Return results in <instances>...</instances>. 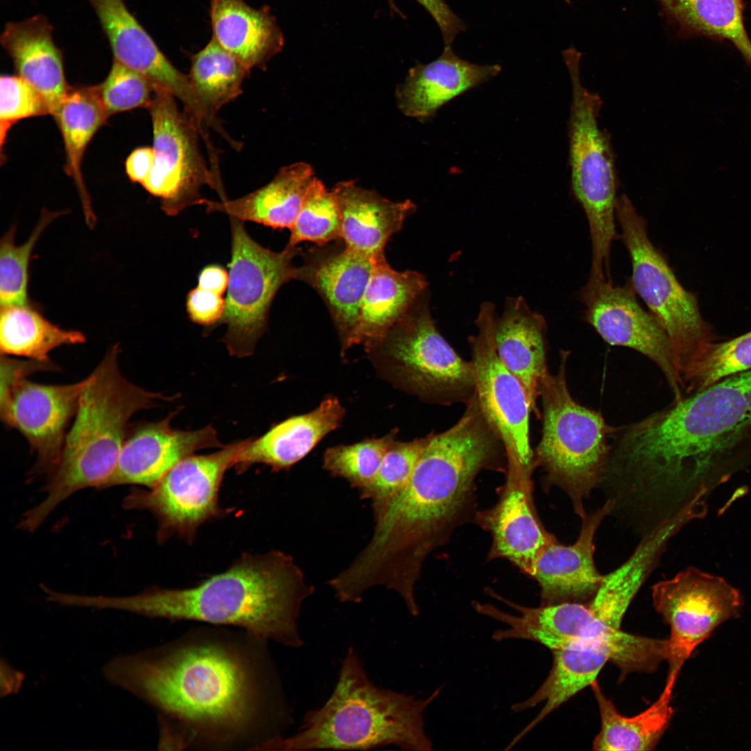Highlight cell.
Instances as JSON below:
<instances>
[{
  "label": "cell",
  "mask_w": 751,
  "mask_h": 751,
  "mask_svg": "<svg viewBox=\"0 0 751 751\" xmlns=\"http://www.w3.org/2000/svg\"><path fill=\"white\" fill-rule=\"evenodd\" d=\"M314 178L309 164L298 162L282 167L269 183L246 195L224 201L203 198L201 204L207 212H222L243 222L291 229Z\"/></svg>",
  "instance_id": "obj_31"
},
{
  "label": "cell",
  "mask_w": 751,
  "mask_h": 751,
  "mask_svg": "<svg viewBox=\"0 0 751 751\" xmlns=\"http://www.w3.org/2000/svg\"><path fill=\"white\" fill-rule=\"evenodd\" d=\"M197 282L198 287L223 295L227 289L229 273L219 265H209L201 270Z\"/></svg>",
  "instance_id": "obj_47"
},
{
  "label": "cell",
  "mask_w": 751,
  "mask_h": 751,
  "mask_svg": "<svg viewBox=\"0 0 751 751\" xmlns=\"http://www.w3.org/2000/svg\"><path fill=\"white\" fill-rule=\"evenodd\" d=\"M620 444L648 488L692 499L751 466V369L625 425Z\"/></svg>",
  "instance_id": "obj_3"
},
{
  "label": "cell",
  "mask_w": 751,
  "mask_h": 751,
  "mask_svg": "<svg viewBox=\"0 0 751 751\" xmlns=\"http://www.w3.org/2000/svg\"><path fill=\"white\" fill-rule=\"evenodd\" d=\"M389 1H390V2H391V0H389Z\"/></svg>",
  "instance_id": "obj_49"
},
{
  "label": "cell",
  "mask_w": 751,
  "mask_h": 751,
  "mask_svg": "<svg viewBox=\"0 0 751 751\" xmlns=\"http://www.w3.org/2000/svg\"><path fill=\"white\" fill-rule=\"evenodd\" d=\"M664 14L683 35L729 40L751 68V41L743 0H659Z\"/></svg>",
  "instance_id": "obj_34"
},
{
  "label": "cell",
  "mask_w": 751,
  "mask_h": 751,
  "mask_svg": "<svg viewBox=\"0 0 751 751\" xmlns=\"http://www.w3.org/2000/svg\"><path fill=\"white\" fill-rule=\"evenodd\" d=\"M428 285L421 273L396 270L385 256L375 259L348 349L381 339L426 293Z\"/></svg>",
  "instance_id": "obj_29"
},
{
  "label": "cell",
  "mask_w": 751,
  "mask_h": 751,
  "mask_svg": "<svg viewBox=\"0 0 751 751\" xmlns=\"http://www.w3.org/2000/svg\"><path fill=\"white\" fill-rule=\"evenodd\" d=\"M250 71L213 38L192 56L188 77L202 105L213 117L242 92Z\"/></svg>",
  "instance_id": "obj_36"
},
{
  "label": "cell",
  "mask_w": 751,
  "mask_h": 751,
  "mask_svg": "<svg viewBox=\"0 0 751 751\" xmlns=\"http://www.w3.org/2000/svg\"><path fill=\"white\" fill-rule=\"evenodd\" d=\"M49 114L38 92L19 76L0 77V146L2 157L7 134L22 119Z\"/></svg>",
  "instance_id": "obj_43"
},
{
  "label": "cell",
  "mask_w": 751,
  "mask_h": 751,
  "mask_svg": "<svg viewBox=\"0 0 751 751\" xmlns=\"http://www.w3.org/2000/svg\"><path fill=\"white\" fill-rule=\"evenodd\" d=\"M24 679L22 672L14 669L1 659V695L7 696L16 693L20 689Z\"/></svg>",
  "instance_id": "obj_48"
},
{
  "label": "cell",
  "mask_w": 751,
  "mask_h": 751,
  "mask_svg": "<svg viewBox=\"0 0 751 751\" xmlns=\"http://www.w3.org/2000/svg\"><path fill=\"white\" fill-rule=\"evenodd\" d=\"M148 109L155 162L142 186L161 200L163 211L176 216L188 207L201 204L200 190L204 186L216 190L221 201L228 200L221 180L201 153L199 129L179 110L176 98L164 90L154 89Z\"/></svg>",
  "instance_id": "obj_13"
},
{
  "label": "cell",
  "mask_w": 751,
  "mask_h": 751,
  "mask_svg": "<svg viewBox=\"0 0 751 751\" xmlns=\"http://www.w3.org/2000/svg\"><path fill=\"white\" fill-rule=\"evenodd\" d=\"M89 377L75 383L45 385L27 378L0 396V417L27 440L36 461L30 474L51 473L59 462L67 430Z\"/></svg>",
  "instance_id": "obj_17"
},
{
  "label": "cell",
  "mask_w": 751,
  "mask_h": 751,
  "mask_svg": "<svg viewBox=\"0 0 751 751\" xmlns=\"http://www.w3.org/2000/svg\"><path fill=\"white\" fill-rule=\"evenodd\" d=\"M654 607L670 627L667 677L677 679L696 647L723 622L739 616V590L722 577L689 567L652 588Z\"/></svg>",
  "instance_id": "obj_14"
},
{
  "label": "cell",
  "mask_w": 751,
  "mask_h": 751,
  "mask_svg": "<svg viewBox=\"0 0 751 751\" xmlns=\"http://www.w3.org/2000/svg\"><path fill=\"white\" fill-rule=\"evenodd\" d=\"M675 679L667 678L658 699L640 713L627 717L605 696L595 680L590 687L597 700L601 727L592 743L595 750L645 751L654 750L674 714L671 704Z\"/></svg>",
  "instance_id": "obj_32"
},
{
  "label": "cell",
  "mask_w": 751,
  "mask_h": 751,
  "mask_svg": "<svg viewBox=\"0 0 751 751\" xmlns=\"http://www.w3.org/2000/svg\"><path fill=\"white\" fill-rule=\"evenodd\" d=\"M499 65H479L463 60L451 46H444L435 60L412 67L396 90L399 110L425 122L447 102L496 76Z\"/></svg>",
  "instance_id": "obj_24"
},
{
  "label": "cell",
  "mask_w": 751,
  "mask_h": 751,
  "mask_svg": "<svg viewBox=\"0 0 751 751\" xmlns=\"http://www.w3.org/2000/svg\"><path fill=\"white\" fill-rule=\"evenodd\" d=\"M345 412L339 399L329 396L312 411L274 424L257 439H246L233 467L238 474L255 464H264L273 471L289 469L340 426Z\"/></svg>",
  "instance_id": "obj_22"
},
{
  "label": "cell",
  "mask_w": 751,
  "mask_h": 751,
  "mask_svg": "<svg viewBox=\"0 0 751 751\" xmlns=\"http://www.w3.org/2000/svg\"><path fill=\"white\" fill-rule=\"evenodd\" d=\"M563 55L572 85L568 123L572 190L589 225L590 276L603 278L610 275V252L616 237L617 179L614 155L608 134L598 124L601 99L581 80V54L570 48Z\"/></svg>",
  "instance_id": "obj_9"
},
{
  "label": "cell",
  "mask_w": 751,
  "mask_h": 751,
  "mask_svg": "<svg viewBox=\"0 0 751 751\" xmlns=\"http://www.w3.org/2000/svg\"><path fill=\"white\" fill-rule=\"evenodd\" d=\"M440 691L423 699L381 688L371 681L350 647L328 700L305 713L298 732L273 741L265 750H366L387 745L432 750L424 715Z\"/></svg>",
  "instance_id": "obj_6"
},
{
  "label": "cell",
  "mask_w": 751,
  "mask_h": 751,
  "mask_svg": "<svg viewBox=\"0 0 751 751\" xmlns=\"http://www.w3.org/2000/svg\"><path fill=\"white\" fill-rule=\"evenodd\" d=\"M232 235L226 307L219 323L227 325L223 337L229 354L244 357L253 354L266 332L269 309L280 287L298 279L299 267L293 259L300 248L286 245L274 252L257 243L244 222L229 217Z\"/></svg>",
  "instance_id": "obj_11"
},
{
  "label": "cell",
  "mask_w": 751,
  "mask_h": 751,
  "mask_svg": "<svg viewBox=\"0 0 751 751\" xmlns=\"http://www.w3.org/2000/svg\"><path fill=\"white\" fill-rule=\"evenodd\" d=\"M245 441H234L213 453L184 458L150 490H133L124 499V507L150 511L158 523L160 543L174 536L193 542L202 524L225 512L218 503L220 487Z\"/></svg>",
  "instance_id": "obj_12"
},
{
  "label": "cell",
  "mask_w": 751,
  "mask_h": 751,
  "mask_svg": "<svg viewBox=\"0 0 751 751\" xmlns=\"http://www.w3.org/2000/svg\"><path fill=\"white\" fill-rule=\"evenodd\" d=\"M373 259L350 249L311 255L299 267L298 279L314 288L325 301L345 354L357 321Z\"/></svg>",
  "instance_id": "obj_23"
},
{
  "label": "cell",
  "mask_w": 751,
  "mask_h": 751,
  "mask_svg": "<svg viewBox=\"0 0 751 751\" xmlns=\"http://www.w3.org/2000/svg\"><path fill=\"white\" fill-rule=\"evenodd\" d=\"M86 339L81 332L49 321L29 303L1 307V355L47 362L54 349L83 344Z\"/></svg>",
  "instance_id": "obj_35"
},
{
  "label": "cell",
  "mask_w": 751,
  "mask_h": 751,
  "mask_svg": "<svg viewBox=\"0 0 751 751\" xmlns=\"http://www.w3.org/2000/svg\"><path fill=\"white\" fill-rule=\"evenodd\" d=\"M465 405L453 426L431 433L406 484L373 512V536L348 567L362 589L384 586L414 604L423 563L460 523L479 473L506 469L504 446L476 395Z\"/></svg>",
  "instance_id": "obj_2"
},
{
  "label": "cell",
  "mask_w": 751,
  "mask_h": 751,
  "mask_svg": "<svg viewBox=\"0 0 751 751\" xmlns=\"http://www.w3.org/2000/svg\"><path fill=\"white\" fill-rule=\"evenodd\" d=\"M569 353L561 350L557 372H548L540 382L542 429L534 458L546 481L564 490L583 517L584 500L602 479L613 428L600 412L572 396L566 378Z\"/></svg>",
  "instance_id": "obj_7"
},
{
  "label": "cell",
  "mask_w": 751,
  "mask_h": 751,
  "mask_svg": "<svg viewBox=\"0 0 751 751\" xmlns=\"http://www.w3.org/2000/svg\"><path fill=\"white\" fill-rule=\"evenodd\" d=\"M616 217L631 259L633 287L665 331L682 378L716 341L713 330L703 318L695 294L681 286L649 239L645 220L626 195L617 197Z\"/></svg>",
  "instance_id": "obj_10"
},
{
  "label": "cell",
  "mask_w": 751,
  "mask_h": 751,
  "mask_svg": "<svg viewBox=\"0 0 751 751\" xmlns=\"http://www.w3.org/2000/svg\"><path fill=\"white\" fill-rule=\"evenodd\" d=\"M155 162L153 147H143L134 150L125 163L126 172L133 181L141 185L150 177Z\"/></svg>",
  "instance_id": "obj_46"
},
{
  "label": "cell",
  "mask_w": 751,
  "mask_h": 751,
  "mask_svg": "<svg viewBox=\"0 0 751 751\" xmlns=\"http://www.w3.org/2000/svg\"><path fill=\"white\" fill-rule=\"evenodd\" d=\"M61 212L42 211L39 220L27 240L16 245V226L12 225L0 242V304L1 307L29 304V266L31 252L47 227Z\"/></svg>",
  "instance_id": "obj_37"
},
{
  "label": "cell",
  "mask_w": 751,
  "mask_h": 751,
  "mask_svg": "<svg viewBox=\"0 0 751 751\" xmlns=\"http://www.w3.org/2000/svg\"><path fill=\"white\" fill-rule=\"evenodd\" d=\"M332 191L340 211L344 245L373 259L385 256L389 238L417 209L409 200L393 202L353 181H341Z\"/></svg>",
  "instance_id": "obj_28"
},
{
  "label": "cell",
  "mask_w": 751,
  "mask_h": 751,
  "mask_svg": "<svg viewBox=\"0 0 751 751\" xmlns=\"http://www.w3.org/2000/svg\"><path fill=\"white\" fill-rule=\"evenodd\" d=\"M495 316L494 305L484 302L475 321L476 333L469 338L476 395L504 446L507 460L536 467L530 440L531 409L522 384L496 353L493 333Z\"/></svg>",
  "instance_id": "obj_15"
},
{
  "label": "cell",
  "mask_w": 751,
  "mask_h": 751,
  "mask_svg": "<svg viewBox=\"0 0 751 751\" xmlns=\"http://www.w3.org/2000/svg\"><path fill=\"white\" fill-rule=\"evenodd\" d=\"M551 669L540 687L529 697L514 704L512 711L519 713L541 704L537 716L510 742L508 750L537 725L576 693L597 680L607 662L617 665L621 660L619 647L608 640L564 647L551 651Z\"/></svg>",
  "instance_id": "obj_26"
},
{
  "label": "cell",
  "mask_w": 751,
  "mask_h": 751,
  "mask_svg": "<svg viewBox=\"0 0 751 751\" xmlns=\"http://www.w3.org/2000/svg\"><path fill=\"white\" fill-rule=\"evenodd\" d=\"M53 26L40 14L8 22L0 37L16 72L42 96L54 115L70 88L65 80L63 54L53 38Z\"/></svg>",
  "instance_id": "obj_27"
},
{
  "label": "cell",
  "mask_w": 751,
  "mask_h": 751,
  "mask_svg": "<svg viewBox=\"0 0 751 751\" xmlns=\"http://www.w3.org/2000/svg\"><path fill=\"white\" fill-rule=\"evenodd\" d=\"M749 369H751V331L727 341H716L683 374L685 394Z\"/></svg>",
  "instance_id": "obj_38"
},
{
  "label": "cell",
  "mask_w": 751,
  "mask_h": 751,
  "mask_svg": "<svg viewBox=\"0 0 751 751\" xmlns=\"http://www.w3.org/2000/svg\"><path fill=\"white\" fill-rule=\"evenodd\" d=\"M430 15L438 26L444 46H451L457 35L466 29L465 24L444 0H416Z\"/></svg>",
  "instance_id": "obj_45"
},
{
  "label": "cell",
  "mask_w": 751,
  "mask_h": 751,
  "mask_svg": "<svg viewBox=\"0 0 751 751\" xmlns=\"http://www.w3.org/2000/svg\"><path fill=\"white\" fill-rule=\"evenodd\" d=\"M314 591L291 556L270 551L244 553L227 570L192 588L104 596L102 606L149 618L234 627L298 648L304 643L298 626L302 605Z\"/></svg>",
  "instance_id": "obj_4"
},
{
  "label": "cell",
  "mask_w": 751,
  "mask_h": 751,
  "mask_svg": "<svg viewBox=\"0 0 751 751\" xmlns=\"http://www.w3.org/2000/svg\"><path fill=\"white\" fill-rule=\"evenodd\" d=\"M364 348L381 378L422 401L467 404L475 395L472 364L437 330L426 294L385 336Z\"/></svg>",
  "instance_id": "obj_8"
},
{
  "label": "cell",
  "mask_w": 751,
  "mask_h": 751,
  "mask_svg": "<svg viewBox=\"0 0 751 751\" xmlns=\"http://www.w3.org/2000/svg\"><path fill=\"white\" fill-rule=\"evenodd\" d=\"M186 305L191 321L211 328L222 319L226 300L222 295L197 286L188 292Z\"/></svg>",
  "instance_id": "obj_44"
},
{
  "label": "cell",
  "mask_w": 751,
  "mask_h": 751,
  "mask_svg": "<svg viewBox=\"0 0 751 751\" xmlns=\"http://www.w3.org/2000/svg\"><path fill=\"white\" fill-rule=\"evenodd\" d=\"M229 627L207 624L103 668L156 711L160 749L264 750L293 724L268 641Z\"/></svg>",
  "instance_id": "obj_1"
},
{
  "label": "cell",
  "mask_w": 751,
  "mask_h": 751,
  "mask_svg": "<svg viewBox=\"0 0 751 751\" xmlns=\"http://www.w3.org/2000/svg\"><path fill=\"white\" fill-rule=\"evenodd\" d=\"M396 435V430H394L380 438L330 447L323 454V468L332 476L342 478L352 487L361 490L373 481Z\"/></svg>",
  "instance_id": "obj_40"
},
{
  "label": "cell",
  "mask_w": 751,
  "mask_h": 751,
  "mask_svg": "<svg viewBox=\"0 0 751 751\" xmlns=\"http://www.w3.org/2000/svg\"><path fill=\"white\" fill-rule=\"evenodd\" d=\"M615 506L608 500L597 510L586 514L576 542L549 544L538 557L532 577L540 588L541 605L588 602L603 579L594 562L595 537L605 517Z\"/></svg>",
  "instance_id": "obj_21"
},
{
  "label": "cell",
  "mask_w": 751,
  "mask_h": 751,
  "mask_svg": "<svg viewBox=\"0 0 751 751\" xmlns=\"http://www.w3.org/2000/svg\"><path fill=\"white\" fill-rule=\"evenodd\" d=\"M212 38L250 72L264 68L284 44L282 33L267 8L243 0H210Z\"/></svg>",
  "instance_id": "obj_30"
},
{
  "label": "cell",
  "mask_w": 751,
  "mask_h": 751,
  "mask_svg": "<svg viewBox=\"0 0 751 751\" xmlns=\"http://www.w3.org/2000/svg\"><path fill=\"white\" fill-rule=\"evenodd\" d=\"M60 128L66 152V172L74 179L81 200L85 218L92 227L96 217L84 184L81 163L93 136L108 118L97 86L70 88L53 115Z\"/></svg>",
  "instance_id": "obj_33"
},
{
  "label": "cell",
  "mask_w": 751,
  "mask_h": 751,
  "mask_svg": "<svg viewBox=\"0 0 751 751\" xmlns=\"http://www.w3.org/2000/svg\"><path fill=\"white\" fill-rule=\"evenodd\" d=\"M534 469L507 461L499 500L476 517L492 535L490 558L507 559L531 576L540 555L556 541L542 526L535 510L531 496Z\"/></svg>",
  "instance_id": "obj_18"
},
{
  "label": "cell",
  "mask_w": 751,
  "mask_h": 751,
  "mask_svg": "<svg viewBox=\"0 0 751 751\" xmlns=\"http://www.w3.org/2000/svg\"><path fill=\"white\" fill-rule=\"evenodd\" d=\"M493 333L499 357L520 382L531 411L539 417L540 384L549 372L544 318L522 296L509 297L501 315L495 316Z\"/></svg>",
  "instance_id": "obj_25"
},
{
  "label": "cell",
  "mask_w": 751,
  "mask_h": 751,
  "mask_svg": "<svg viewBox=\"0 0 751 751\" xmlns=\"http://www.w3.org/2000/svg\"><path fill=\"white\" fill-rule=\"evenodd\" d=\"M106 115L150 106L154 92L143 76L113 60L111 70L97 86Z\"/></svg>",
  "instance_id": "obj_42"
},
{
  "label": "cell",
  "mask_w": 751,
  "mask_h": 751,
  "mask_svg": "<svg viewBox=\"0 0 751 751\" xmlns=\"http://www.w3.org/2000/svg\"><path fill=\"white\" fill-rule=\"evenodd\" d=\"M120 352L119 345L112 346L88 376L59 462L45 487L46 496L22 517L24 530L34 531L76 492L101 487L115 468L131 417L177 396L167 397L130 382L120 371Z\"/></svg>",
  "instance_id": "obj_5"
},
{
  "label": "cell",
  "mask_w": 751,
  "mask_h": 751,
  "mask_svg": "<svg viewBox=\"0 0 751 751\" xmlns=\"http://www.w3.org/2000/svg\"><path fill=\"white\" fill-rule=\"evenodd\" d=\"M177 412L129 427L115 468L101 488L125 484L152 487L184 458L201 449L225 446L211 425L195 430L172 428L170 421Z\"/></svg>",
  "instance_id": "obj_19"
},
{
  "label": "cell",
  "mask_w": 751,
  "mask_h": 751,
  "mask_svg": "<svg viewBox=\"0 0 751 751\" xmlns=\"http://www.w3.org/2000/svg\"><path fill=\"white\" fill-rule=\"evenodd\" d=\"M431 433L409 442L394 440L387 449L371 483L360 490L369 499L373 512L379 510L406 484Z\"/></svg>",
  "instance_id": "obj_41"
},
{
  "label": "cell",
  "mask_w": 751,
  "mask_h": 751,
  "mask_svg": "<svg viewBox=\"0 0 751 751\" xmlns=\"http://www.w3.org/2000/svg\"><path fill=\"white\" fill-rule=\"evenodd\" d=\"M629 279L617 286L611 280L588 279L579 291L584 319L612 346L630 348L648 357L661 370L674 400L685 395L670 339L660 323L638 302Z\"/></svg>",
  "instance_id": "obj_16"
},
{
  "label": "cell",
  "mask_w": 751,
  "mask_h": 751,
  "mask_svg": "<svg viewBox=\"0 0 751 751\" xmlns=\"http://www.w3.org/2000/svg\"><path fill=\"white\" fill-rule=\"evenodd\" d=\"M109 42L113 60L164 90L191 113L200 103L188 75L177 70L129 10L124 0H88Z\"/></svg>",
  "instance_id": "obj_20"
},
{
  "label": "cell",
  "mask_w": 751,
  "mask_h": 751,
  "mask_svg": "<svg viewBox=\"0 0 751 751\" xmlns=\"http://www.w3.org/2000/svg\"><path fill=\"white\" fill-rule=\"evenodd\" d=\"M287 245L296 247L302 241L320 245L341 239V220L336 197L315 177L291 227Z\"/></svg>",
  "instance_id": "obj_39"
}]
</instances>
